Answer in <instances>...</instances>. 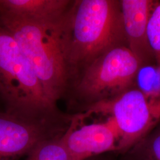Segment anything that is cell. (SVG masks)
Wrapping results in <instances>:
<instances>
[{
    "label": "cell",
    "mask_w": 160,
    "mask_h": 160,
    "mask_svg": "<svg viewBox=\"0 0 160 160\" xmlns=\"http://www.w3.org/2000/svg\"><path fill=\"white\" fill-rule=\"evenodd\" d=\"M68 12L56 20L38 22L0 12L1 23L28 59L47 97L56 105L65 98L69 87L64 49V26Z\"/></svg>",
    "instance_id": "cell-2"
},
{
    "label": "cell",
    "mask_w": 160,
    "mask_h": 160,
    "mask_svg": "<svg viewBox=\"0 0 160 160\" xmlns=\"http://www.w3.org/2000/svg\"><path fill=\"white\" fill-rule=\"evenodd\" d=\"M139 90L149 97H160V65H142L136 75Z\"/></svg>",
    "instance_id": "cell-12"
},
{
    "label": "cell",
    "mask_w": 160,
    "mask_h": 160,
    "mask_svg": "<svg viewBox=\"0 0 160 160\" xmlns=\"http://www.w3.org/2000/svg\"><path fill=\"white\" fill-rule=\"evenodd\" d=\"M75 114L62 137L69 160H86L109 152H116L119 134L113 120L80 126L86 118Z\"/></svg>",
    "instance_id": "cell-7"
},
{
    "label": "cell",
    "mask_w": 160,
    "mask_h": 160,
    "mask_svg": "<svg viewBox=\"0 0 160 160\" xmlns=\"http://www.w3.org/2000/svg\"><path fill=\"white\" fill-rule=\"evenodd\" d=\"M0 96L6 112L24 118L54 120L67 114L47 97L28 59L1 22Z\"/></svg>",
    "instance_id": "cell-3"
},
{
    "label": "cell",
    "mask_w": 160,
    "mask_h": 160,
    "mask_svg": "<svg viewBox=\"0 0 160 160\" xmlns=\"http://www.w3.org/2000/svg\"><path fill=\"white\" fill-rule=\"evenodd\" d=\"M149 45L160 65V4L152 10L147 26Z\"/></svg>",
    "instance_id": "cell-13"
},
{
    "label": "cell",
    "mask_w": 160,
    "mask_h": 160,
    "mask_svg": "<svg viewBox=\"0 0 160 160\" xmlns=\"http://www.w3.org/2000/svg\"><path fill=\"white\" fill-rule=\"evenodd\" d=\"M86 160H107V159H106L104 158L103 155H102L94 157H92V158H89V159Z\"/></svg>",
    "instance_id": "cell-14"
},
{
    "label": "cell",
    "mask_w": 160,
    "mask_h": 160,
    "mask_svg": "<svg viewBox=\"0 0 160 160\" xmlns=\"http://www.w3.org/2000/svg\"><path fill=\"white\" fill-rule=\"evenodd\" d=\"M24 160H69L62 137L45 141L33 149Z\"/></svg>",
    "instance_id": "cell-11"
},
{
    "label": "cell",
    "mask_w": 160,
    "mask_h": 160,
    "mask_svg": "<svg viewBox=\"0 0 160 160\" xmlns=\"http://www.w3.org/2000/svg\"><path fill=\"white\" fill-rule=\"evenodd\" d=\"M125 39L120 1L74 0L64 26L68 92L94 60Z\"/></svg>",
    "instance_id": "cell-1"
},
{
    "label": "cell",
    "mask_w": 160,
    "mask_h": 160,
    "mask_svg": "<svg viewBox=\"0 0 160 160\" xmlns=\"http://www.w3.org/2000/svg\"><path fill=\"white\" fill-rule=\"evenodd\" d=\"M74 117L36 120L0 112V160H18L39 143L62 137Z\"/></svg>",
    "instance_id": "cell-6"
},
{
    "label": "cell",
    "mask_w": 160,
    "mask_h": 160,
    "mask_svg": "<svg viewBox=\"0 0 160 160\" xmlns=\"http://www.w3.org/2000/svg\"><path fill=\"white\" fill-rule=\"evenodd\" d=\"M123 28L129 49L143 65L153 54L147 39V26L152 2L148 0L120 1Z\"/></svg>",
    "instance_id": "cell-8"
},
{
    "label": "cell",
    "mask_w": 160,
    "mask_h": 160,
    "mask_svg": "<svg viewBox=\"0 0 160 160\" xmlns=\"http://www.w3.org/2000/svg\"><path fill=\"white\" fill-rule=\"evenodd\" d=\"M123 160V159H121V160Z\"/></svg>",
    "instance_id": "cell-15"
},
{
    "label": "cell",
    "mask_w": 160,
    "mask_h": 160,
    "mask_svg": "<svg viewBox=\"0 0 160 160\" xmlns=\"http://www.w3.org/2000/svg\"><path fill=\"white\" fill-rule=\"evenodd\" d=\"M142 63L126 46L112 48L94 60L71 89L67 113H84L92 106L128 90Z\"/></svg>",
    "instance_id": "cell-4"
},
{
    "label": "cell",
    "mask_w": 160,
    "mask_h": 160,
    "mask_svg": "<svg viewBox=\"0 0 160 160\" xmlns=\"http://www.w3.org/2000/svg\"><path fill=\"white\" fill-rule=\"evenodd\" d=\"M122 156L123 160H160V126L154 127Z\"/></svg>",
    "instance_id": "cell-10"
},
{
    "label": "cell",
    "mask_w": 160,
    "mask_h": 160,
    "mask_svg": "<svg viewBox=\"0 0 160 160\" xmlns=\"http://www.w3.org/2000/svg\"><path fill=\"white\" fill-rule=\"evenodd\" d=\"M74 0H0V12L30 22H45L62 17Z\"/></svg>",
    "instance_id": "cell-9"
},
{
    "label": "cell",
    "mask_w": 160,
    "mask_h": 160,
    "mask_svg": "<svg viewBox=\"0 0 160 160\" xmlns=\"http://www.w3.org/2000/svg\"><path fill=\"white\" fill-rule=\"evenodd\" d=\"M84 113L109 115L119 134L116 152L122 155L160 122V97H148L138 89L128 90L92 106Z\"/></svg>",
    "instance_id": "cell-5"
}]
</instances>
